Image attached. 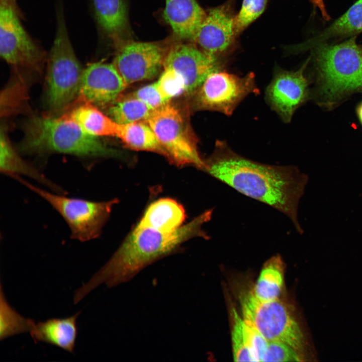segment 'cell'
I'll return each mask as SVG.
<instances>
[{
	"instance_id": "1",
	"label": "cell",
	"mask_w": 362,
	"mask_h": 362,
	"mask_svg": "<svg viewBox=\"0 0 362 362\" xmlns=\"http://www.w3.org/2000/svg\"><path fill=\"white\" fill-rule=\"evenodd\" d=\"M204 163L203 171L241 194L284 214L302 233L298 207L307 177L297 168L250 160L234 152L223 141H217L213 153Z\"/></svg>"
},
{
	"instance_id": "7",
	"label": "cell",
	"mask_w": 362,
	"mask_h": 362,
	"mask_svg": "<svg viewBox=\"0 0 362 362\" xmlns=\"http://www.w3.org/2000/svg\"><path fill=\"white\" fill-rule=\"evenodd\" d=\"M239 302L243 318L268 341L286 343L297 351L303 347L304 338L299 325L279 299L261 301L249 291L241 294Z\"/></svg>"
},
{
	"instance_id": "3",
	"label": "cell",
	"mask_w": 362,
	"mask_h": 362,
	"mask_svg": "<svg viewBox=\"0 0 362 362\" xmlns=\"http://www.w3.org/2000/svg\"><path fill=\"white\" fill-rule=\"evenodd\" d=\"M20 149L25 153L69 154L81 157L114 156L117 152L66 116H33L24 123Z\"/></svg>"
},
{
	"instance_id": "23",
	"label": "cell",
	"mask_w": 362,
	"mask_h": 362,
	"mask_svg": "<svg viewBox=\"0 0 362 362\" xmlns=\"http://www.w3.org/2000/svg\"><path fill=\"white\" fill-rule=\"evenodd\" d=\"M118 138L128 148L153 152L166 157L165 151L146 121L120 125Z\"/></svg>"
},
{
	"instance_id": "4",
	"label": "cell",
	"mask_w": 362,
	"mask_h": 362,
	"mask_svg": "<svg viewBox=\"0 0 362 362\" xmlns=\"http://www.w3.org/2000/svg\"><path fill=\"white\" fill-rule=\"evenodd\" d=\"M56 13L55 35L47 57L46 93L48 107L54 112L62 110L78 96L83 71L70 40L61 2Z\"/></svg>"
},
{
	"instance_id": "20",
	"label": "cell",
	"mask_w": 362,
	"mask_h": 362,
	"mask_svg": "<svg viewBox=\"0 0 362 362\" xmlns=\"http://www.w3.org/2000/svg\"><path fill=\"white\" fill-rule=\"evenodd\" d=\"M0 170L4 174L14 177L23 175L36 180L53 192L63 194L64 191L59 186L49 179L36 167L24 160L13 148L6 133V129H1Z\"/></svg>"
},
{
	"instance_id": "6",
	"label": "cell",
	"mask_w": 362,
	"mask_h": 362,
	"mask_svg": "<svg viewBox=\"0 0 362 362\" xmlns=\"http://www.w3.org/2000/svg\"><path fill=\"white\" fill-rule=\"evenodd\" d=\"M317 63L327 98L362 87V46L357 44L355 36L339 44L320 45Z\"/></svg>"
},
{
	"instance_id": "17",
	"label": "cell",
	"mask_w": 362,
	"mask_h": 362,
	"mask_svg": "<svg viewBox=\"0 0 362 362\" xmlns=\"http://www.w3.org/2000/svg\"><path fill=\"white\" fill-rule=\"evenodd\" d=\"M206 15L196 0H165V20L180 39L194 40Z\"/></svg>"
},
{
	"instance_id": "33",
	"label": "cell",
	"mask_w": 362,
	"mask_h": 362,
	"mask_svg": "<svg viewBox=\"0 0 362 362\" xmlns=\"http://www.w3.org/2000/svg\"><path fill=\"white\" fill-rule=\"evenodd\" d=\"M314 6L320 11L322 17L325 20H328L329 17L327 13L323 0H311Z\"/></svg>"
},
{
	"instance_id": "13",
	"label": "cell",
	"mask_w": 362,
	"mask_h": 362,
	"mask_svg": "<svg viewBox=\"0 0 362 362\" xmlns=\"http://www.w3.org/2000/svg\"><path fill=\"white\" fill-rule=\"evenodd\" d=\"M306 64L295 71L276 68L266 88V102L286 123L291 121L296 110L307 98L308 83L304 74Z\"/></svg>"
},
{
	"instance_id": "18",
	"label": "cell",
	"mask_w": 362,
	"mask_h": 362,
	"mask_svg": "<svg viewBox=\"0 0 362 362\" xmlns=\"http://www.w3.org/2000/svg\"><path fill=\"white\" fill-rule=\"evenodd\" d=\"M80 311L66 318H51L33 322L30 334L34 341L55 345L73 352L77 335V318Z\"/></svg>"
},
{
	"instance_id": "5",
	"label": "cell",
	"mask_w": 362,
	"mask_h": 362,
	"mask_svg": "<svg viewBox=\"0 0 362 362\" xmlns=\"http://www.w3.org/2000/svg\"><path fill=\"white\" fill-rule=\"evenodd\" d=\"M14 178L48 202L67 223L71 238L80 241L91 240L101 235L113 207L118 202L117 199L93 201L67 197L35 186L22 176Z\"/></svg>"
},
{
	"instance_id": "21",
	"label": "cell",
	"mask_w": 362,
	"mask_h": 362,
	"mask_svg": "<svg viewBox=\"0 0 362 362\" xmlns=\"http://www.w3.org/2000/svg\"><path fill=\"white\" fill-rule=\"evenodd\" d=\"M66 117L92 135L118 137L120 125L93 105L85 103L72 110Z\"/></svg>"
},
{
	"instance_id": "26",
	"label": "cell",
	"mask_w": 362,
	"mask_h": 362,
	"mask_svg": "<svg viewBox=\"0 0 362 362\" xmlns=\"http://www.w3.org/2000/svg\"><path fill=\"white\" fill-rule=\"evenodd\" d=\"M0 339L14 335L30 332L34 321L21 316L8 303L1 285Z\"/></svg>"
},
{
	"instance_id": "11",
	"label": "cell",
	"mask_w": 362,
	"mask_h": 362,
	"mask_svg": "<svg viewBox=\"0 0 362 362\" xmlns=\"http://www.w3.org/2000/svg\"><path fill=\"white\" fill-rule=\"evenodd\" d=\"M166 54L160 44L131 40L117 49L113 64L128 85L154 77Z\"/></svg>"
},
{
	"instance_id": "29",
	"label": "cell",
	"mask_w": 362,
	"mask_h": 362,
	"mask_svg": "<svg viewBox=\"0 0 362 362\" xmlns=\"http://www.w3.org/2000/svg\"><path fill=\"white\" fill-rule=\"evenodd\" d=\"M267 0H243L241 7L234 17L236 35L244 30L264 11Z\"/></svg>"
},
{
	"instance_id": "34",
	"label": "cell",
	"mask_w": 362,
	"mask_h": 362,
	"mask_svg": "<svg viewBox=\"0 0 362 362\" xmlns=\"http://www.w3.org/2000/svg\"><path fill=\"white\" fill-rule=\"evenodd\" d=\"M357 114L359 119L362 124V103L358 107L357 109Z\"/></svg>"
},
{
	"instance_id": "19",
	"label": "cell",
	"mask_w": 362,
	"mask_h": 362,
	"mask_svg": "<svg viewBox=\"0 0 362 362\" xmlns=\"http://www.w3.org/2000/svg\"><path fill=\"white\" fill-rule=\"evenodd\" d=\"M185 218L182 205L172 199L161 198L150 204L136 226L171 232L183 225Z\"/></svg>"
},
{
	"instance_id": "24",
	"label": "cell",
	"mask_w": 362,
	"mask_h": 362,
	"mask_svg": "<svg viewBox=\"0 0 362 362\" xmlns=\"http://www.w3.org/2000/svg\"><path fill=\"white\" fill-rule=\"evenodd\" d=\"M362 32V0H357L348 10L318 36L308 45L320 44L335 37L353 36Z\"/></svg>"
},
{
	"instance_id": "15",
	"label": "cell",
	"mask_w": 362,
	"mask_h": 362,
	"mask_svg": "<svg viewBox=\"0 0 362 362\" xmlns=\"http://www.w3.org/2000/svg\"><path fill=\"white\" fill-rule=\"evenodd\" d=\"M236 35L234 17L225 6L210 9L194 41L208 54L218 57L231 46Z\"/></svg>"
},
{
	"instance_id": "9",
	"label": "cell",
	"mask_w": 362,
	"mask_h": 362,
	"mask_svg": "<svg viewBox=\"0 0 362 362\" xmlns=\"http://www.w3.org/2000/svg\"><path fill=\"white\" fill-rule=\"evenodd\" d=\"M16 0H0V54L9 64L41 72L46 53L25 29Z\"/></svg>"
},
{
	"instance_id": "30",
	"label": "cell",
	"mask_w": 362,
	"mask_h": 362,
	"mask_svg": "<svg viewBox=\"0 0 362 362\" xmlns=\"http://www.w3.org/2000/svg\"><path fill=\"white\" fill-rule=\"evenodd\" d=\"M302 356L298 351L289 344L277 341H268L262 361H299Z\"/></svg>"
},
{
	"instance_id": "16",
	"label": "cell",
	"mask_w": 362,
	"mask_h": 362,
	"mask_svg": "<svg viewBox=\"0 0 362 362\" xmlns=\"http://www.w3.org/2000/svg\"><path fill=\"white\" fill-rule=\"evenodd\" d=\"M99 32L116 49L131 40L126 0H90Z\"/></svg>"
},
{
	"instance_id": "28",
	"label": "cell",
	"mask_w": 362,
	"mask_h": 362,
	"mask_svg": "<svg viewBox=\"0 0 362 362\" xmlns=\"http://www.w3.org/2000/svg\"><path fill=\"white\" fill-rule=\"evenodd\" d=\"M158 80L157 86L163 96L169 101L186 93V85L183 77L174 69L163 68Z\"/></svg>"
},
{
	"instance_id": "14",
	"label": "cell",
	"mask_w": 362,
	"mask_h": 362,
	"mask_svg": "<svg viewBox=\"0 0 362 362\" xmlns=\"http://www.w3.org/2000/svg\"><path fill=\"white\" fill-rule=\"evenodd\" d=\"M127 85L113 64L94 62L83 70L78 96L85 103L106 106L114 102Z\"/></svg>"
},
{
	"instance_id": "31",
	"label": "cell",
	"mask_w": 362,
	"mask_h": 362,
	"mask_svg": "<svg viewBox=\"0 0 362 362\" xmlns=\"http://www.w3.org/2000/svg\"><path fill=\"white\" fill-rule=\"evenodd\" d=\"M132 95L153 110L158 109L170 102L161 94L156 82L140 87Z\"/></svg>"
},
{
	"instance_id": "22",
	"label": "cell",
	"mask_w": 362,
	"mask_h": 362,
	"mask_svg": "<svg viewBox=\"0 0 362 362\" xmlns=\"http://www.w3.org/2000/svg\"><path fill=\"white\" fill-rule=\"evenodd\" d=\"M284 278V262L279 255H274L264 263L252 292L261 301L277 300L283 289Z\"/></svg>"
},
{
	"instance_id": "10",
	"label": "cell",
	"mask_w": 362,
	"mask_h": 362,
	"mask_svg": "<svg viewBox=\"0 0 362 362\" xmlns=\"http://www.w3.org/2000/svg\"><path fill=\"white\" fill-rule=\"evenodd\" d=\"M195 93L197 109L229 116L247 96L259 91L253 73L239 76L220 69L210 73Z\"/></svg>"
},
{
	"instance_id": "32",
	"label": "cell",
	"mask_w": 362,
	"mask_h": 362,
	"mask_svg": "<svg viewBox=\"0 0 362 362\" xmlns=\"http://www.w3.org/2000/svg\"><path fill=\"white\" fill-rule=\"evenodd\" d=\"M246 323L248 327L253 355L256 361H262L267 348L268 341L255 328L246 322Z\"/></svg>"
},
{
	"instance_id": "27",
	"label": "cell",
	"mask_w": 362,
	"mask_h": 362,
	"mask_svg": "<svg viewBox=\"0 0 362 362\" xmlns=\"http://www.w3.org/2000/svg\"><path fill=\"white\" fill-rule=\"evenodd\" d=\"M231 340L235 361H256L253 355L247 325L235 309H232Z\"/></svg>"
},
{
	"instance_id": "12",
	"label": "cell",
	"mask_w": 362,
	"mask_h": 362,
	"mask_svg": "<svg viewBox=\"0 0 362 362\" xmlns=\"http://www.w3.org/2000/svg\"><path fill=\"white\" fill-rule=\"evenodd\" d=\"M163 68H170L184 78L186 93L196 92L206 77L216 70L222 69L218 57L205 52L189 44H178L169 49Z\"/></svg>"
},
{
	"instance_id": "25",
	"label": "cell",
	"mask_w": 362,
	"mask_h": 362,
	"mask_svg": "<svg viewBox=\"0 0 362 362\" xmlns=\"http://www.w3.org/2000/svg\"><path fill=\"white\" fill-rule=\"evenodd\" d=\"M154 110L131 94L119 97L110 105L109 114L118 124L125 125L146 121Z\"/></svg>"
},
{
	"instance_id": "2",
	"label": "cell",
	"mask_w": 362,
	"mask_h": 362,
	"mask_svg": "<svg viewBox=\"0 0 362 362\" xmlns=\"http://www.w3.org/2000/svg\"><path fill=\"white\" fill-rule=\"evenodd\" d=\"M213 210H208L171 232L136 226L109 261L74 294L79 302L90 291L105 283L109 288L129 281L144 267L194 238L208 239L203 225L210 220Z\"/></svg>"
},
{
	"instance_id": "8",
	"label": "cell",
	"mask_w": 362,
	"mask_h": 362,
	"mask_svg": "<svg viewBox=\"0 0 362 362\" xmlns=\"http://www.w3.org/2000/svg\"><path fill=\"white\" fill-rule=\"evenodd\" d=\"M166 153V158L178 166L193 165L203 170L197 140L181 112L170 102L154 110L146 121Z\"/></svg>"
}]
</instances>
